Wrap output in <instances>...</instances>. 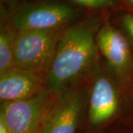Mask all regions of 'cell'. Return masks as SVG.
<instances>
[{
	"label": "cell",
	"instance_id": "cell-1",
	"mask_svg": "<svg viewBox=\"0 0 133 133\" xmlns=\"http://www.w3.org/2000/svg\"><path fill=\"white\" fill-rule=\"evenodd\" d=\"M98 22L90 20L72 26L58 42L46 84L54 95H60L82 76L97 60L96 30Z\"/></svg>",
	"mask_w": 133,
	"mask_h": 133
},
{
	"label": "cell",
	"instance_id": "cell-2",
	"mask_svg": "<svg viewBox=\"0 0 133 133\" xmlns=\"http://www.w3.org/2000/svg\"><path fill=\"white\" fill-rule=\"evenodd\" d=\"M59 29L17 32L14 44L15 67L41 74L48 72L58 42Z\"/></svg>",
	"mask_w": 133,
	"mask_h": 133
},
{
	"label": "cell",
	"instance_id": "cell-3",
	"mask_svg": "<svg viewBox=\"0 0 133 133\" xmlns=\"http://www.w3.org/2000/svg\"><path fill=\"white\" fill-rule=\"evenodd\" d=\"M51 107V92L43 89L31 97L3 103L0 121L10 133H38Z\"/></svg>",
	"mask_w": 133,
	"mask_h": 133
},
{
	"label": "cell",
	"instance_id": "cell-4",
	"mask_svg": "<svg viewBox=\"0 0 133 133\" xmlns=\"http://www.w3.org/2000/svg\"><path fill=\"white\" fill-rule=\"evenodd\" d=\"M76 10L70 5L58 2H42L27 7L12 19L16 30H56L74 18Z\"/></svg>",
	"mask_w": 133,
	"mask_h": 133
},
{
	"label": "cell",
	"instance_id": "cell-5",
	"mask_svg": "<svg viewBox=\"0 0 133 133\" xmlns=\"http://www.w3.org/2000/svg\"><path fill=\"white\" fill-rule=\"evenodd\" d=\"M97 47L110 66L119 73H125L131 64V51L124 36L108 22L96 34Z\"/></svg>",
	"mask_w": 133,
	"mask_h": 133
},
{
	"label": "cell",
	"instance_id": "cell-6",
	"mask_svg": "<svg viewBox=\"0 0 133 133\" xmlns=\"http://www.w3.org/2000/svg\"><path fill=\"white\" fill-rule=\"evenodd\" d=\"M82 107L81 92L66 96L50 110L38 133H75Z\"/></svg>",
	"mask_w": 133,
	"mask_h": 133
},
{
	"label": "cell",
	"instance_id": "cell-7",
	"mask_svg": "<svg viewBox=\"0 0 133 133\" xmlns=\"http://www.w3.org/2000/svg\"><path fill=\"white\" fill-rule=\"evenodd\" d=\"M44 88L41 74L14 68L0 76V98L11 102L36 95Z\"/></svg>",
	"mask_w": 133,
	"mask_h": 133
},
{
	"label": "cell",
	"instance_id": "cell-8",
	"mask_svg": "<svg viewBox=\"0 0 133 133\" xmlns=\"http://www.w3.org/2000/svg\"><path fill=\"white\" fill-rule=\"evenodd\" d=\"M117 90L109 78L101 76L95 80L91 91L89 118L91 124H99L114 116L118 109Z\"/></svg>",
	"mask_w": 133,
	"mask_h": 133
},
{
	"label": "cell",
	"instance_id": "cell-9",
	"mask_svg": "<svg viewBox=\"0 0 133 133\" xmlns=\"http://www.w3.org/2000/svg\"><path fill=\"white\" fill-rule=\"evenodd\" d=\"M17 33L11 30H4L0 34V74L15 67L14 44Z\"/></svg>",
	"mask_w": 133,
	"mask_h": 133
},
{
	"label": "cell",
	"instance_id": "cell-10",
	"mask_svg": "<svg viewBox=\"0 0 133 133\" xmlns=\"http://www.w3.org/2000/svg\"><path fill=\"white\" fill-rule=\"evenodd\" d=\"M78 5L90 8H109L114 5V0H71Z\"/></svg>",
	"mask_w": 133,
	"mask_h": 133
},
{
	"label": "cell",
	"instance_id": "cell-11",
	"mask_svg": "<svg viewBox=\"0 0 133 133\" xmlns=\"http://www.w3.org/2000/svg\"><path fill=\"white\" fill-rule=\"evenodd\" d=\"M122 23L125 29L133 38V15L126 14L122 17Z\"/></svg>",
	"mask_w": 133,
	"mask_h": 133
},
{
	"label": "cell",
	"instance_id": "cell-12",
	"mask_svg": "<svg viewBox=\"0 0 133 133\" xmlns=\"http://www.w3.org/2000/svg\"><path fill=\"white\" fill-rule=\"evenodd\" d=\"M0 133H10L2 121H0Z\"/></svg>",
	"mask_w": 133,
	"mask_h": 133
},
{
	"label": "cell",
	"instance_id": "cell-13",
	"mask_svg": "<svg viewBox=\"0 0 133 133\" xmlns=\"http://www.w3.org/2000/svg\"><path fill=\"white\" fill-rule=\"evenodd\" d=\"M127 1L129 2V3H130L133 6V0H127Z\"/></svg>",
	"mask_w": 133,
	"mask_h": 133
}]
</instances>
